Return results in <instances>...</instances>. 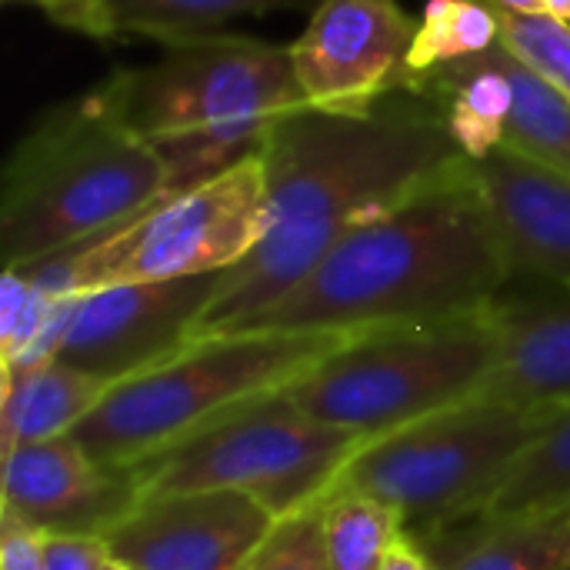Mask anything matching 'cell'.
I'll return each mask as SVG.
<instances>
[{
  "instance_id": "44dd1931",
  "label": "cell",
  "mask_w": 570,
  "mask_h": 570,
  "mask_svg": "<svg viewBox=\"0 0 570 570\" xmlns=\"http://www.w3.org/2000/svg\"><path fill=\"white\" fill-rule=\"evenodd\" d=\"M60 334V297L47 294L23 271L3 267L0 284V367L3 374L53 361Z\"/></svg>"
},
{
  "instance_id": "4316f807",
  "label": "cell",
  "mask_w": 570,
  "mask_h": 570,
  "mask_svg": "<svg viewBox=\"0 0 570 570\" xmlns=\"http://www.w3.org/2000/svg\"><path fill=\"white\" fill-rule=\"evenodd\" d=\"M0 570H43L37 531L13 514H0Z\"/></svg>"
},
{
  "instance_id": "2e32d148",
  "label": "cell",
  "mask_w": 570,
  "mask_h": 570,
  "mask_svg": "<svg viewBox=\"0 0 570 570\" xmlns=\"http://www.w3.org/2000/svg\"><path fill=\"white\" fill-rule=\"evenodd\" d=\"M114 384L70 367L63 361H43L17 374H3L0 384V441L3 451L17 444H37L70 438L107 397Z\"/></svg>"
},
{
  "instance_id": "f1b7e54d",
  "label": "cell",
  "mask_w": 570,
  "mask_h": 570,
  "mask_svg": "<svg viewBox=\"0 0 570 570\" xmlns=\"http://www.w3.org/2000/svg\"><path fill=\"white\" fill-rule=\"evenodd\" d=\"M491 7L518 10V13H544V0H488Z\"/></svg>"
},
{
  "instance_id": "9a60e30c",
  "label": "cell",
  "mask_w": 570,
  "mask_h": 570,
  "mask_svg": "<svg viewBox=\"0 0 570 570\" xmlns=\"http://www.w3.org/2000/svg\"><path fill=\"white\" fill-rule=\"evenodd\" d=\"M501 357L478 397L538 411L570 404V291L511 294L494 301Z\"/></svg>"
},
{
  "instance_id": "484cf974",
  "label": "cell",
  "mask_w": 570,
  "mask_h": 570,
  "mask_svg": "<svg viewBox=\"0 0 570 570\" xmlns=\"http://www.w3.org/2000/svg\"><path fill=\"white\" fill-rule=\"evenodd\" d=\"M13 3H30L40 13H47L57 27L83 33L90 40H114V10L110 0H13Z\"/></svg>"
},
{
  "instance_id": "ac0fdd59",
  "label": "cell",
  "mask_w": 570,
  "mask_h": 570,
  "mask_svg": "<svg viewBox=\"0 0 570 570\" xmlns=\"http://www.w3.org/2000/svg\"><path fill=\"white\" fill-rule=\"evenodd\" d=\"M570 508V404L558 407L544 434L524 451L478 521L534 518Z\"/></svg>"
},
{
  "instance_id": "7c38bea8",
  "label": "cell",
  "mask_w": 570,
  "mask_h": 570,
  "mask_svg": "<svg viewBox=\"0 0 570 570\" xmlns=\"http://www.w3.org/2000/svg\"><path fill=\"white\" fill-rule=\"evenodd\" d=\"M277 518L240 491H190L140 501L104 541L130 570H244Z\"/></svg>"
},
{
  "instance_id": "52a82bcc",
  "label": "cell",
  "mask_w": 570,
  "mask_h": 570,
  "mask_svg": "<svg viewBox=\"0 0 570 570\" xmlns=\"http://www.w3.org/2000/svg\"><path fill=\"white\" fill-rule=\"evenodd\" d=\"M501 357L494 304L481 314L351 337L284 394L311 417L374 441L474 401Z\"/></svg>"
},
{
  "instance_id": "e0dca14e",
  "label": "cell",
  "mask_w": 570,
  "mask_h": 570,
  "mask_svg": "<svg viewBox=\"0 0 570 570\" xmlns=\"http://www.w3.org/2000/svg\"><path fill=\"white\" fill-rule=\"evenodd\" d=\"M438 570H570V508L471 521L424 548Z\"/></svg>"
},
{
  "instance_id": "ba28073f",
  "label": "cell",
  "mask_w": 570,
  "mask_h": 570,
  "mask_svg": "<svg viewBox=\"0 0 570 570\" xmlns=\"http://www.w3.org/2000/svg\"><path fill=\"white\" fill-rule=\"evenodd\" d=\"M264 204L267 170L264 157L254 154L190 190L164 197L114 234L17 271L53 297L224 274L261 244Z\"/></svg>"
},
{
  "instance_id": "7402d4cb",
  "label": "cell",
  "mask_w": 570,
  "mask_h": 570,
  "mask_svg": "<svg viewBox=\"0 0 570 570\" xmlns=\"http://www.w3.org/2000/svg\"><path fill=\"white\" fill-rule=\"evenodd\" d=\"M494 43H501V33L488 0H428L417 20L411 67L421 77L434 67L478 57Z\"/></svg>"
},
{
  "instance_id": "cb8c5ba5",
  "label": "cell",
  "mask_w": 570,
  "mask_h": 570,
  "mask_svg": "<svg viewBox=\"0 0 570 570\" xmlns=\"http://www.w3.org/2000/svg\"><path fill=\"white\" fill-rule=\"evenodd\" d=\"M244 570H327L321 504L284 518Z\"/></svg>"
},
{
  "instance_id": "8992f818",
  "label": "cell",
  "mask_w": 570,
  "mask_h": 570,
  "mask_svg": "<svg viewBox=\"0 0 570 570\" xmlns=\"http://www.w3.org/2000/svg\"><path fill=\"white\" fill-rule=\"evenodd\" d=\"M551 417L554 411L504 401H464L364 441L344 461L324 498L344 491L377 498L428 548L488 511L491 498Z\"/></svg>"
},
{
  "instance_id": "8fae6325",
  "label": "cell",
  "mask_w": 570,
  "mask_h": 570,
  "mask_svg": "<svg viewBox=\"0 0 570 570\" xmlns=\"http://www.w3.org/2000/svg\"><path fill=\"white\" fill-rule=\"evenodd\" d=\"M220 284V274L160 284H120L60 297L53 361L120 384L184 351Z\"/></svg>"
},
{
  "instance_id": "d6986e66",
  "label": "cell",
  "mask_w": 570,
  "mask_h": 570,
  "mask_svg": "<svg viewBox=\"0 0 570 570\" xmlns=\"http://www.w3.org/2000/svg\"><path fill=\"white\" fill-rule=\"evenodd\" d=\"M294 3L301 0H110V10L117 37L134 33L170 47L214 37L237 17H261Z\"/></svg>"
},
{
  "instance_id": "4dcf8cb0",
  "label": "cell",
  "mask_w": 570,
  "mask_h": 570,
  "mask_svg": "<svg viewBox=\"0 0 570 570\" xmlns=\"http://www.w3.org/2000/svg\"><path fill=\"white\" fill-rule=\"evenodd\" d=\"M107 570H130V568H127V564H120V561H110V568Z\"/></svg>"
},
{
  "instance_id": "277c9868",
  "label": "cell",
  "mask_w": 570,
  "mask_h": 570,
  "mask_svg": "<svg viewBox=\"0 0 570 570\" xmlns=\"http://www.w3.org/2000/svg\"><path fill=\"white\" fill-rule=\"evenodd\" d=\"M104 83L124 120L164 157L170 194L261 154L277 120L307 107L291 47L240 33L170 43L160 60Z\"/></svg>"
},
{
  "instance_id": "603a6c76",
  "label": "cell",
  "mask_w": 570,
  "mask_h": 570,
  "mask_svg": "<svg viewBox=\"0 0 570 570\" xmlns=\"http://www.w3.org/2000/svg\"><path fill=\"white\" fill-rule=\"evenodd\" d=\"M501 43L570 100V23L551 13H518L494 7Z\"/></svg>"
},
{
  "instance_id": "3957f363",
  "label": "cell",
  "mask_w": 570,
  "mask_h": 570,
  "mask_svg": "<svg viewBox=\"0 0 570 570\" xmlns=\"http://www.w3.org/2000/svg\"><path fill=\"white\" fill-rule=\"evenodd\" d=\"M170 197L164 157L124 120L107 83L50 107L3 167V267L83 247Z\"/></svg>"
},
{
  "instance_id": "83f0119b",
  "label": "cell",
  "mask_w": 570,
  "mask_h": 570,
  "mask_svg": "<svg viewBox=\"0 0 570 570\" xmlns=\"http://www.w3.org/2000/svg\"><path fill=\"white\" fill-rule=\"evenodd\" d=\"M381 570H438L434 558L424 551V544H417L407 531L397 538V544L391 548L387 561Z\"/></svg>"
},
{
  "instance_id": "5bb4252c",
  "label": "cell",
  "mask_w": 570,
  "mask_h": 570,
  "mask_svg": "<svg viewBox=\"0 0 570 570\" xmlns=\"http://www.w3.org/2000/svg\"><path fill=\"white\" fill-rule=\"evenodd\" d=\"M514 281L570 291V174L498 147L471 160Z\"/></svg>"
},
{
  "instance_id": "7a4b0ae2",
  "label": "cell",
  "mask_w": 570,
  "mask_h": 570,
  "mask_svg": "<svg viewBox=\"0 0 570 570\" xmlns=\"http://www.w3.org/2000/svg\"><path fill=\"white\" fill-rule=\"evenodd\" d=\"M514 274L471 160L347 234L234 331L374 334L488 311ZM230 334V331H227Z\"/></svg>"
},
{
  "instance_id": "4fadbf2b",
  "label": "cell",
  "mask_w": 570,
  "mask_h": 570,
  "mask_svg": "<svg viewBox=\"0 0 570 570\" xmlns=\"http://www.w3.org/2000/svg\"><path fill=\"white\" fill-rule=\"evenodd\" d=\"M140 504L127 471L90 458L80 441L53 438L3 451L0 514L33 531L107 534Z\"/></svg>"
},
{
  "instance_id": "30bf717a",
  "label": "cell",
  "mask_w": 570,
  "mask_h": 570,
  "mask_svg": "<svg viewBox=\"0 0 570 570\" xmlns=\"http://www.w3.org/2000/svg\"><path fill=\"white\" fill-rule=\"evenodd\" d=\"M417 20L397 0H321L291 43L294 73L311 110L364 117L411 94Z\"/></svg>"
},
{
  "instance_id": "ffe728a7",
  "label": "cell",
  "mask_w": 570,
  "mask_h": 570,
  "mask_svg": "<svg viewBox=\"0 0 570 570\" xmlns=\"http://www.w3.org/2000/svg\"><path fill=\"white\" fill-rule=\"evenodd\" d=\"M327 570H381L404 534L401 514L367 494H331L321 501Z\"/></svg>"
},
{
  "instance_id": "6da1fadb",
  "label": "cell",
  "mask_w": 570,
  "mask_h": 570,
  "mask_svg": "<svg viewBox=\"0 0 570 570\" xmlns=\"http://www.w3.org/2000/svg\"><path fill=\"white\" fill-rule=\"evenodd\" d=\"M261 157L264 237L220 274L197 337L240 327L347 234L468 164L441 110L414 94H397L364 117L294 110L267 134Z\"/></svg>"
},
{
  "instance_id": "9c48e42d",
  "label": "cell",
  "mask_w": 570,
  "mask_h": 570,
  "mask_svg": "<svg viewBox=\"0 0 570 570\" xmlns=\"http://www.w3.org/2000/svg\"><path fill=\"white\" fill-rule=\"evenodd\" d=\"M361 444L357 434L311 417L287 394H274L127 468V474L140 501L240 491L264 501L277 518H291L321 504Z\"/></svg>"
},
{
  "instance_id": "d4e9b609",
  "label": "cell",
  "mask_w": 570,
  "mask_h": 570,
  "mask_svg": "<svg viewBox=\"0 0 570 570\" xmlns=\"http://www.w3.org/2000/svg\"><path fill=\"white\" fill-rule=\"evenodd\" d=\"M43 570H107L114 554L100 534H63L37 531Z\"/></svg>"
},
{
  "instance_id": "5b68a950",
  "label": "cell",
  "mask_w": 570,
  "mask_h": 570,
  "mask_svg": "<svg viewBox=\"0 0 570 570\" xmlns=\"http://www.w3.org/2000/svg\"><path fill=\"white\" fill-rule=\"evenodd\" d=\"M347 341L324 331L197 337L150 371L114 384L70 438L100 464L127 471L247 404L284 394Z\"/></svg>"
},
{
  "instance_id": "f546056e",
  "label": "cell",
  "mask_w": 570,
  "mask_h": 570,
  "mask_svg": "<svg viewBox=\"0 0 570 570\" xmlns=\"http://www.w3.org/2000/svg\"><path fill=\"white\" fill-rule=\"evenodd\" d=\"M544 13H551V17L568 20L570 23V0H544Z\"/></svg>"
}]
</instances>
